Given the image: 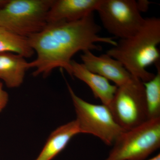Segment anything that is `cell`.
<instances>
[{"mask_svg":"<svg viewBox=\"0 0 160 160\" xmlns=\"http://www.w3.org/2000/svg\"><path fill=\"white\" fill-rule=\"evenodd\" d=\"M101 30L93 13L74 22L48 23L42 30L27 38L30 47L37 54L35 60L29 62V69H35L32 75L42 74L47 77L58 67L71 75L72 58L77 52L101 50L97 43L115 46L117 42L113 38L98 35Z\"/></svg>","mask_w":160,"mask_h":160,"instance_id":"obj_1","label":"cell"},{"mask_svg":"<svg viewBox=\"0 0 160 160\" xmlns=\"http://www.w3.org/2000/svg\"><path fill=\"white\" fill-rule=\"evenodd\" d=\"M160 43V19L147 18L134 35L120 39L106 53L119 61L132 77L146 82L155 75L146 68L158 64L160 55L158 46Z\"/></svg>","mask_w":160,"mask_h":160,"instance_id":"obj_2","label":"cell"},{"mask_svg":"<svg viewBox=\"0 0 160 160\" xmlns=\"http://www.w3.org/2000/svg\"><path fill=\"white\" fill-rule=\"evenodd\" d=\"M54 0H9L0 9V26L28 38L42 30Z\"/></svg>","mask_w":160,"mask_h":160,"instance_id":"obj_3","label":"cell"},{"mask_svg":"<svg viewBox=\"0 0 160 160\" xmlns=\"http://www.w3.org/2000/svg\"><path fill=\"white\" fill-rule=\"evenodd\" d=\"M67 85L80 133L92 135L107 146H112L125 130L117 122L109 107L86 102L76 94L68 83Z\"/></svg>","mask_w":160,"mask_h":160,"instance_id":"obj_4","label":"cell"},{"mask_svg":"<svg viewBox=\"0 0 160 160\" xmlns=\"http://www.w3.org/2000/svg\"><path fill=\"white\" fill-rule=\"evenodd\" d=\"M105 160H144L160 148V118L124 131Z\"/></svg>","mask_w":160,"mask_h":160,"instance_id":"obj_5","label":"cell"},{"mask_svg":"<svg viewBox=\"0 0 160 160\" xmlns=\"http://www.w3.org/2000/svg\"><path fill=\"white\" fill-rule=\"evenodd\" d=\"M109 108L125 131L146 122L148 119L143 82L133 77L127 84L118 87Z\"/></svg>","mask_w":160,"mask_h":160,"instance_id":"obj_6","label":"cell"},{"mask_svg":"<svg viewBox=\"0 0 160 160\" xmlns=\"http://www.w3.org/2000/svg\"><path fill=\"white\" fill-rule=\"evenodd\" d=\"M97 11L104 28L120 39L133 36L145 21L134 0H102Z\"/></svg>","mask_w":160,"mask_h":160,"instance_id":"obj_7","label":"cell"},{"mask_svg":"<svg viewBox=\"0 0 160 160\" xmlns=\"http://www.w3.org/2000/svg\"><path fill=\"white\" fill-rule=\"evenodd\" d=\"M81 58L88 70L112 81L118 87L126 85L133 78L119 61L106 53L98 56L87 50L83 51Z\"/></svg>","mask_w":160,"mask_h":160,"instance_id":"obj_8","label":"cell"},{"mask_svg":"<svg viewBox=\"0 0 160 160\" xmlns=\"http://www.w3.org/2000/svg\"><path fill=\"white\" fill-rule=\"evenodd\" d=\"M102 0H54L48 12L47 23L74 22L97 11Z\"/></svg>","mask_w":160,"mask_h":160,"instance_id":"obj_9","label":"cell"},{"mask_svg":"<svg viewBox=\"0 0 160 160\" xmlns=\"http://www.w3.org/2000/svg\"><path fill=\"white\" fill-rule=\"evenodd\" d=\"M70 65L71 76L86 83L91 89L95 97L99 99L103 105L109 107L118 86L112 85L106 78L89 71L82 63L72 60Z\"/></svg>","mask_w":160,"mask_h":160,"instance_id":"obj_10","label":"cell"},{"mask_svg":"<svg viewBox=\"0 0 160 160\" xmlns=\"http://www.w3.org/2000/svg\"><path fill=\"white\" fill-rule=\"evenodd\" d=\"M29 62L21 55L0 52V79L9 88H17L23 82Z\"/></svg>","mask_w":160,"mask_h":160,"instance_id":"obj_11","label":"cell"},{"mask_svg":"<svg viewBox=\"0 0 160 160\" xmlns=\"http://www.w3.org/2000/svg\"><path fill=\"white\" fill-rule=\"evenodd\" d=\"M80 133L76 120L58 127L50 135L35 160H51L66 148L73 137Z\"/></svg>","mask_w":160,"mask_h":160,"instance_id":"obj_12","label":"cell"},{"mask_svg":"<svg viewBox=\"0 0 160 160\" xmlns=\"http://www.w3.org/2000/svg\"><path fill=\"white\" fill-rule=\"evenodd\" d=\"M9 52L30 58L34 54L28 38L21 36L0 26V52Z\"/></svg>","mask_w":160,"mask_h":160,"instance_id":"obj_13","label":"cell"},{"mask_svg":"<svg viewBox=\"0 0 160 160\" xmlns=\"http://www.w3.org/2000/svg\"><path fill=\"white\" fill-rule=\"evenodd\" d=\"M157 73L150 81L143 82L148 120L160 118V68L158 64Z\"/></svg>","mask_w":160,"mask_h":160,"instance_id":"obj_14","label":"cell"},{"mask_svg":"<svg viewBox=\"0 0 160 160\" xmlns=\"http://www.w3.org/2000/svg\"><path fill=\"white\" fill-rule=\"evenodd\" d=\"M9 101V95L3 89V84L0 82V112L7 106Z\"/></svg>","mask_w":160,"mask_h":160,"instance_id":"obj_15","label":"cell"},{"mask_svg":"<svg viewBox=\"0 0 160 160\" xmlns=\"http://www.w3.org/2000/svg\"><path fill=\"white\" fill-rule=\"evenodd\" d=\"M137 4L140 12L145 11L148 9L149 2L146 1H140L137 2Z\"/></svg>","mask_w":160,"mask_h":160,"instance_id":"obj_16","label":"cell"},{"mask_svg":"<svg viewBox=\"0 0 160 160\" xmlns=\"http://www.w3.org/2000/svg\"><path fill=\"white\" fill-rule=\"evenodd\" d=\"M9 1V0H0V9H2L8 2Z\"/></svg>","mask_w":160,"mask_h":160,"instance_id":"obj_17","label":"cell"},{"mask_svg":"<svg viewBox=\"0 0 160 160\" xmlns=\"http://www.w3.org/2000/svg\"><path fill=\"white\" fill-rule=\"evenodd\" d=\"M147 160H160V153L157 155L156 156L150 159Z\"/></svg>","mask_w":160,"mask_h":160,"instance_id":"obj_18","label":"cell"}]
</instances>
